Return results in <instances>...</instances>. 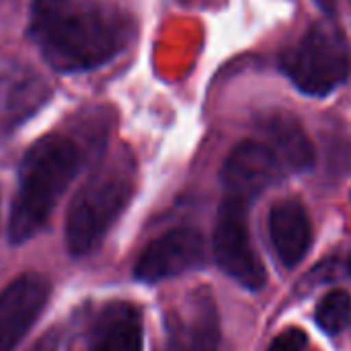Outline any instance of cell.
Returning <instances> with one entry per match:
<instances>
[{
  "label": "cell",
  "mask_w": 351,
  "mask_h": 351,
  "mask_svg": "<svg viewBox=\"0 0 351 351\" xmlns=\"http://www.w3.org/2000/svg\"><path fill=\"white\" fill-rule=\"evenodd\" d=\"M29 33L58 72L111 62L130 41V16L113 0H35Z\"/></svg>",
  "instance_id": "cell-1"
},
{
  "label": "cell",
  "mask_w": 351,
  "mask_h": 351,
  "mask_svg": "<svg viewBox=\"0 0 351 351\" xmlns=\"http://www.w3.org/2000/svg\"><path fill=\"white\" fill-rule=\"evenodd\" d=\"M78 167L80 150L62 134L45 136L27 150L10 210V243L21 245L29 241L47 224L60 197L76 177Z\"/></svg>",
  "instance_id": "cell-2"
},
{
  "label": "cell",
  "mask_w": 351,
  "mask_h": 351,
  "mask_svg": "<svg viewBox=\"0 0 351 351\" xmlns=\"http://www.w3.org/2000/svg\"><path fill=\"white\" fill-rule=\"evenodd\" d=\"M132 191L134 173L128 158H111L99 165L68 208V251L76 257L93 253L123 212Z\"/></svg>",
  "instance_id": "cell-3"
},
{
  "label": "cell",
  "mask_w": 351,
  "mask_h": 351,
  "mask_svg": "<svg viewBox=\"0 0 351 351\" xmlns=\"http://www.w3.org/2000/svg\"><path fill=\"white\" fill-rule=\"evenodd\" d=\"M280 66L302 93L325 97L348 78L350 49L335 27L317 23L294 45L284 49Z\"/></svg>",
  "instance_id": "cell-4"
},
{
  "label": "cell",
  "mask_w": 351,
  "mask_h": 351,
  "mask_svg": "<svg viewBox=\"0 0 351 351\" xmlns=\"http://www.w3.org/2000/svg\"><path fill=\"white\" fill-rule=\"evenodd\" d=\"M214 259L243 288L257 292L265 286V265L251 243L247 202L224 195L214 228Z\"/></svg>",
  "instance_id": "cell-5"
},
{
  "label": "cell",
  "mask_w": 351,
  "mask_h": 351,
  "mask_svg": "<svg viewBox=\"0 0 351 351\" xmlns=\"http://www.w3.org/2000/svg\"><path fill=\"white\" fill-rule=\"evenodd\" d=\"M284 165L271 146L245 140L228 154L220 171V181L226 197H237L251 204L265 189L282 179Z\"/></svg>",
  "instance_id": "cell-6"
},
{
  "label": "cell",
  "mask_w": 351,
  "mask_h": 351,
  "mask_svg": "<svg viewBox=\"0 0 351 351\" xmlns=\"http://www.w3.org/2000/svg\"><path fill=\"white\" fill-rule=\"evenodd\" d=\"M204 239L193 228H175L152 241L136 263V278L144 284H158L202 265Z\"/></svg>",
  "instance_id": "cell-7"
},
{
  "label": "cell",
  "mask_w": 351,
  "mask_h": 351,
  "mask_svg": "<svg viewBox=\"0 0 351 351\" xmlns=\"http://www.w3.org/2000/svg\"><path fill=\"white\" fill-rule=\"evenodd\" d=\"M49 298V282L39 274H25L0 294V351H12L39 319Z\"/></svg>",
  "instance_id": "cell-8"
},
{
  "label": "cell",
  "mask_w": 351,
  "mask_h": 351,
  "mask_svg": "<svg viewBox=\"0 0 351 351\" xmlns=\"http://www.w3.org/2000/svg\"><path fill=\"white\" fill-rule=\"evenodd\" d=\"M82 351H142V319L136 306L111 302L84 333Z\"/></svg>",
  "instance_id": "cell-9"
},
{
  "label": "cell",
  "mask_w": 351,
  "mask_h": 351,
  "mask_svg": "<svg viewBox=\"0 0 351 351\" xmlns=\"http://www.w3.org/2000/svg\"><path fill=\"white\" fill-rule=\"evenodd\" d=\"M269 237L280 261L296 267L313 245V226L304 206L296 199L278 202L269 212Z\"/></svg>",
  "instance_id": "cell-10"
},
{
  "label": "cell",
  "mask_w": 351,
  "mask_h": 351,
  "mask_svg": "<svg viewBox=\"0 0 351 351\" xmlns=\"http://www.w3.org/2000/svg\"><path fill=\"white\" fill-rule=\"evenodd\" d=\"M265 134L274 144V152L290 171L302 173L315 167L317 152L315 146L304 132L302 123L292 113H278L267 117L263 125Z\"/></svg>",
  "instance_id": "cell-11"
},
{
  "label": "cell",
  "mask_w": 351,
  "mask_h": 351,
  "mask_svg": "<svg viewBox=\"0 0 351 351\" xmlns=\"http://www.w3.org/2000/svg\"><path fill=\"white\" fill-rule=\"evenodd\" d=\"M47 99L43 78L25 66L8 68L0 76V113L19 121L31 115Z\"/></svg>",
  "instance_id": "cell-12"
},
{
  "label": "cell",
  "mask_w": 351,
  "mask_h": 351,
  "mask_svg": "<svg viewBox=\"0 0 351 351\" xmlns=\"http://www.w3.org/2000/svg\"><path fill=\"white\" fill-rule=\"evenodd\" d=\"M191 335L195 351H222L220 313L208 286H199L191 294Z\"/></svg>",
  "instance_id": "cell-13"
},
{
  "label": "cell",
  "mask_w": 351,
  "mask_h": 351,
  "mask_svg": "<svg viewBox=\"0 0 351 351\" xmlns=\"http://www.w3.org/2000/svg\"><path fill=\"white\" fill-rule=\"evenodd\" d=\"M315 319L325 333L339 335L341 331L348 329L351 321V296L346 290L329 292L327 296L321 298Z\"/></svg>",
  "instance_id": "cell-14"
},
{
  "label": "cell",
  "mask_w": 351,
  "mask_h": 351,
  "mask_svg": "<svg viewBox=\"0 0 351 351\" xmlns=\"http://www.w3.org/2000/svg\"><path fill=\"white\" fill-rule=\"evenodd\" d=\"M156 351H195L193 341L187 335V329L179 323L177 317L167 319L165 323V337Z\"/></svg>",
  "instance_id": "cell-15"
},
{
  "label": "cell",
  "mask_w": 351,
  "mask_h": 351,
  "mask_svg": "<svg viewBox=\"0 0 351 351\" xmlns=\"http://www.w3.org/2000/svg\"><path fill=\"white\" fill-rule=\"evenodd\" d=\"M306 348V335L300 329H286L282 331L269 346L267 351H302Z\"/></svg>",
  "instance_id": "cell-16"
},
{
  "label": "cell",
  "mask_w": 351,
  "mask_h": 351,
  "mask_svg": "<svg viewBox=\"0 0 351 351\" xmlns=\"http://www.w3.org/2000/svg\"><path fill=\"white\" fill-rule=\"evenodd\" d=\"M315 2L327 14H335V10H337V0H315Z\"/></svg>",
  "instance_id": "cell-17"
},
{
  "label": "cell",
  "mask_w": 351,
  "mask_h": 351,
  "mask_svg": "<svg viewBox=\"0 0 351 351\" xmlns=\"http://www.w3.org/2000/svg\"><path fill=\"white\" fill-rule=\"evenodd\" d=\"M348 276L351 278V255H350V259H348Z\"/></svg>",
  "instance_id": "cell-18"
}]
</instances>
